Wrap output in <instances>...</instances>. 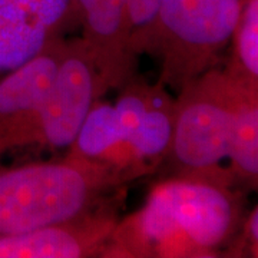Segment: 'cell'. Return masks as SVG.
<instances>
[{"instance_id": "14", "label": "cell", "mask_w": 258, "mask_h": 258, "mask_svg": "<svg viewBox=\"0 0 258 258\" xmlns=\"http://www.w3.org/2000/svg\"><path fill=\"white\" fill-rule=\"evenodd\" d=\"M220 257H258V208L254 207L241 222L240 228L222 248Z\"/></svg>"}, {"instance_id": "6", "label": "cell", "mask_w": 258, "mask_h": 258, "mask_svg": "<svg viewBox=\"0 0 258 258\" xmlns=\"http://www.w3.org/2000/svg\"><path fill=\"white\" fill-rule=\"evenodd\" d=\"M106 92L82 39H66L53 83L30 131L29 147H71L95 101Z\"/></svg>"}, {"instance_id": "8", "label": "cell", "mask_w": 258, "mask_h": 258, "mask_svg": "<svg viewBox=\"0 0 258 258\" xmlns=\"http://www.w3.org/2000/svg\"><path fill=\"white\" fill-rule=\"evenodd\" d=\"M78 26L75 0H0V79Z\"/></svg>"}, {"instance_id": "10", "label": "cell", "mask_w": 258, "mask_h": 258, "mask_svg": "<svg viewBox=\"0 0 258 258\" xmlns=\"http://www.w3.org/2000/svg\"><path fill=\"white\" fill-rule=\"evenodd\" d=\"M82 42L105 88L120 89L138 75L131 39L128 0H75Z\"/></svg>"}, {"instance_id": "7", "label": "cell", "mask_w": 258, "mask_h": 258, "mask_svg": "<svg viewBox=\"0 0 258 258\" xmlns=\"http://www.w3.org/2000/svg\"><path fill=\"white\" fill-rule=\"evenodd\" d=\"M122 188L88 211L39 227L0 237V258L102 257L103 248L120 220Z\"/></svg>"}, {"instance_id": "4", "label": "cell", "mask_w": 258, "mask_h": 258, "mask_svg": "<svg viewBox=\"0 0 258 258\" xmlns=\"http://www.w3.org/2000/svg\"><path fill=\"white\" fill-rule=\"evenodd\" d=\"M251 89H258V83L217 64L176 93L174 132L162 162L171 175L221 165L228 159L241 102Z\"/></svg>"}, {"instance_id": "5", "label": "cell", "mask_w": 258, "mask_h": 258, "mask_svg": "<svg viewBox=\"0 0 258 258\" xmlns=\"http://www.w3.org/2000/svg\"><path fill=\"white\" fill-rule=\"evenodd\" d=\"M241 6L242 0H161L148 50L159 62L158 81L178 93L221 64Z\"/></svg>"}, {"instance_id": "3", "label": "cell", "mask_w": 258, "mask_h": 258, "mask_svg": "<svg viewBox=\"0 0 258 258\" xmlns=\"http://www.w3.org/2000/svg\"><path fill=\"white\" fill-rule=\"evenodd\" d=\"M123 186L108 166L78 158L0 165V237L88 211Z\"/></svg>"}, {"instance_id": "12", "label": "cell", "mask_w": 258, "mask_h": 258, "mask_svg": "<svg viewBox=\"0 0 258 258\" xmlns=\"http://www.w3.org/2000/svg\"><path fill=\"white\" fill-rule=\"evenodd\" d=\"M230 45L232 53L225 66L241 79L258 83V0H242Z\"/></svg>"}, {"instance_id": "1", "label": "cell", "mask_w": 258, "mask_h": 258, "mask_svg": "<svg viewBox=\"0 0 258 258\" xmlns=\"http://www.w3.org/2000/svg\"><path fill=\"white\" fill-rule=\"evenodd\" d=\"M244 191L221 165L168 176L125 218L102 258H215L244 220Z\"/></svg>"}, {"instance_id": "13", "label": "cell", "mask_w": 258, "mask_h": 258, "mask_svg": "<svg viewBox=\"0 0 258 258\" xmlns=\"http://www.w3.org/2000/svg\"><path fill=\"white\" fill-rule=\"evenodd\" d=\"M161 0H128L129 23H131V39L132 46L138 56L148 53Z\"/></svg>"}, {"instance_id": "2", "label": "cell", "mask_w": 258, "mask_h": 258, "mask_svg": "<svg viewBox=\"0 0 258 258\" xmlns=\"http://www.w3.org/2000/svg\"><path fill=\"white\" fill-rule=\"evenodd\" d=\"M175 112V96L165 85L138 74L118 89L115 103L102 98L93 103L88 135L96 162L125 185L158 171L171 147Z\"/></svg>"}, {"instance_id": "9", "label": "cell", "mask_w": 258, "mask_h": 258, "mask_svg": "<svg viewBox=\"0 0 258 258\" xmlns=\"http://www.w3.org/2000/svg\"><path fill=\"white\" fill-rule=\"evenodd\" d=\"M66 39L50 43L36 57L0 79V158L29 147V135L62 59Z\"/></svg>"}, {"instance_id": "11", "label": "cell", "mask_w": 258, "mask_h": 258, "mask_svg": "<svg viewBox=\"0 0 258 258\" xmlns=\"http://www.w3.org/2000/svg\"><path fill=\"white\" fill-rule=\"evenodd\" d=\"M230 171L244 192L258 185V89H251L241 102L230 152Z\"/></svg>"}]
</instances>
